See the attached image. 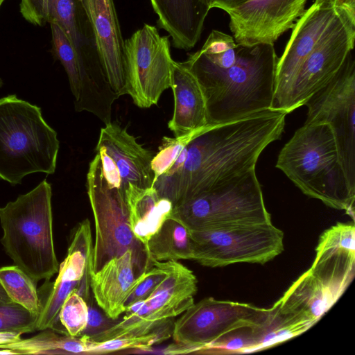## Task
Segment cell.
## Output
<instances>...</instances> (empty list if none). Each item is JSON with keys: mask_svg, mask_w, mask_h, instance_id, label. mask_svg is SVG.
Instances as JSON below:
<instances>
[{"mask_svg": "<svg viewBox=\"0 0 355 355\" xmlns=\"http://www.w3.org/2000/svg\"><path fill=\"white\" fill-rule=\"evenodd\" d=\"M12 300L10 299L6 292L3 289L2 285L0 283V303H6L11 302Z\"/></svg>", "mask_w": 355, "mask_h": 355, "instance_id": "obj_38", "label": "cell"}, {"mask_svg": "<svg viewBox=\"0 0 355 355\" xmlns=\"http://www.w3.org/2000/svg\"><path fill=\"white\" fill-rule=\"evenodd\" d=\"M249 0H207L209 9L219 8L225 12L239 7Z\"/></svg>", "mask_w": 355, "mask_h": 355, "instance_id": "obj_36", "label": "cell"}, {"mask_svg": "<svg viewBox=\"0 0 355 355\" xmlns=\"http://www.w3.org/2000/svg\"><path fill=\"white\" fill-rule=\"evenodd\" d=\"M137 283L133 253L128 250L91 274L90 288L97 305L106 315L118 319Z\"/></svg>", "mask_w": 355, "mask_h": 355, "instance_id": "obj_21", "label": "cell"}, {"mask_svg": "<svg viewBox=\"0 0 355 355\" xmlns=\"http://www.w3.org/2000/svg\"><path fill=\"white\" fill-rule=\"evenodd\" d=\"M336 302L324 285L308 270L273 306L290 321L310 328Z\"/></svg>", "mask_w": 355, "mask_h": 355, "instance_id": "obj_23", "label": "cell"}, {"mask_svg": "<svg viewBox=\"0 0 355 355\" xmlns=\"http://www.w3.org/2000/svg\"><path fill=\"white\" fill-rule=\"evenodd\" d=\"M233 64L220 67L196 52L182 63L197 78L207 121L218 125L272 109L278 60L274 44L238 46Z\"/></svg>", "mask_w": 355, "mask_h": 355, "instance_id": "obj_2", "label": "cell"}, {"mask_svg": "<svg viewBox=\"0 0 355 355\" xmlns=\"http://www.w3.org/2000/svg\"><path fill=\"white\" fill-rule=\"evenodd\" d=\"M339 4L355 16V0H338Z\"/></svg>", "mask_w": 355, "mask_h": 355, "instance_id": "obj_37", "label": "cell"}, {"mask_svg": "<svg viewBox=\"0 0 355 355\" xmlns=\"http://www.w3.org/2000/svg\"><path fill=\"white\" fill-rule=\"evenodd\" d=\"M125 193L130 230L146 246L170 217L173 205L161 198L153 187L144 189L128 184Z\"/></svg>", "mask_w": 355, "mask_h": 355, "instance_id": "obj_25", "label": "cell"}, {"mask_svg": "<svg viewBox=\"0 0 355 355\" xmlns=\"http://www.w3.org/2000/svg\"><path fill=\"white\" fill-rule=\"evenodd\" d=\"M47 22L60 26L77 54L78 70L69 82L75 110L97 114L110 109L119 96L104 71L80 0H47Z\"/></svg>", "mask_w": 355, "mask_h": 355, "instance_id": "obj_7", "label": "cell"}, {"mask_svg": "<svg viewBox=\"0 0 355 355\" xmlns=\"http://www.w3.org/2000/svg\"><path fill=\"white\" fill-rule=\"evenodd\" d=\"M45 2H46V6H47V0H45Z\"/></svg>", "mask_w": 355, "mask_h": 355, "instance_id": "obj_41", "label": "cell"}, {"mask_svg": "<svg viewBox=\"0 0 355 355\" xmlns=\"http://www.w3.org/2000/svg\"><path fill=\"white\" fill-rule=\"evenodd\" d=\"M173 322L168 320L161 327L144 335L128 336L105 341L89 340L87 354H101L123 349L139 350V352L160 343L172 336Z\"/></svg>", "mask_w": 355, "mask_h": 355, "instance_id": "obj_29", "label": "cell"}, {"mask_svg": "<svg viewBox=\"0 0 355 355\" xmlns=\"http://www.w3.org/2000/svg\"><path fill=\"white\" fill-rule=\"evenodd\" d=\"M0 283L10 299L37 315L40 303L36 283L18 266L0 268Z\"/></svg>", "mask_w": 355, "mask_h": 355, "instance_id": "obj_28", "label": "cell"}, {"mask_svg": "<svg viewBox=\"0 0 355 355\" xmlns=\"http://www.w3.org/2000/svg\"><path fill=\"white\" fill-rule=\"evenodd\" d=\"M88 320L86 328L81 336H85L89 339L109 329L116 324L119 318L112 319L103 314L95 306L89 305Z\"/></svg>", "mask_w": 355, "mask_h": 355, "instance_id": "obj_33", "label": "cell"}, {"mask_svg": "<svg viewBox=\"0 0 355 355\" xmlns=\"http://www.w3.org/2000/svg\"><path fill=\"white\" fill-rule=\"evenodd\" d=\"M340 10L338 0H315L296 21L284 51L277 60L272 110H280L300 66Z\"/></svg>", "mask_w": 355, "mask_h": 355, "instance_id": "obj_16", "label": "cell"}, {"mask_svg": "<svg viewBox=\"0 0 355 355\" xmlns=\"http://www.w3.org/2000/svg\"><path fill=\"white\" fill-rule=\"evenodd\" d=\"M87 190L95 227L92 273L110 259L130 250L138 277L153 266V261L145 245L137 239L130 230L125 189L114 187L105 180L97 153L89 166Z\"/></svg>", "mask_w": 355, "mask_h": 355, "instance_id": "obj_6", "label": "cell"}, {"mask_svg": "<svg viewBox=\"0 0 355 355\" xmlns=\"http://www.w3.org/2000/svg\"><path fill=\"white\" fill-rule=\"evenodd\" d=\"M157 24L172 40V46L189 51L198 42L210 10L207 0H150Z\"/></svg>", "mask_w": 355, "mask_h": 355, "instance_id": "obj_22", "label": "cell"}, {"mask_svg": "<svg viewBox=\"0 0 355 355\" xmlns=\"http://www.w3.org/2000/svg\"><path fill=\"white\" fill-rule=\"evenodd\" d=\"M80 2L89 21L108 81L119 97L125 95L124 40L114 0H80Z\"/></svg>", "mask_w": 355, "mask_h": 355, "instance_id": "obj_19", "label": "cell"}, {"mask_svg": "<svg viewBox=\"0 0 355 355\" xmlns=\"http://www.w3.org/2000/svg\"><path fill=\"white\" fill-rule=\"evenodd\" d=\"M193 257L207 267L263 264L284 250V233L271 223L189 231Z\"/></svg>", "mask_w": 355, "mask_h": 355, "instance_id": "obj_9", "label": "cell"}, {"mask_svg": "<svg viewBox=\"0 0 355 355\" xmlns=\"http://www.w3.org/2000/svg\"><path fill=\"white\" fill-rule=\"evenodd\" d=\"M96 148H101L110 158L125 187L128 184L144 189L153 187L154 154L125 129L112 122L106 124L101 129Z\"/></svg>", "mask_w": 355, "mask_h": 355, "instance_id": "obj_20", "label": "cell"}, {"mask_svg": "<svg viewBox=\"0 0 355 355\" xmlns=\"http://www.w3.org/2000/svg\"><path fill=\"white\" fill-rule=\"evenodd\" d=\"M34 336L0 345L15 354H86L89 340L85 336L73 337L47 328Z\"/></svg>", "mask_w": 355, "mask_h": 355, "instance_id": "obj_26", "label": "cell"}, {"mask_svg": "<svg viewBox=\"0 0 355 355\" xmlns=\"http://www.w3.org/2000/svg\"><path fill=\"white\" fill-rule=\"evenodd\" d=\"M174 109L168 127L175 137L209 125L202 88L182 62L175 61L173 84Z\"/></svg>", "mask_w": 355, "mask_h": 355, "instance_id": "obj_24", "label": "cell"}, {"mask_svg": "<svg viewBox=\"0 0 355 355\" xmlns=\"http://www.w3.org/2000/svg\"><path fill=\"white\" fill-rule=\"evenodd\" d=\"M5 0H0V8Z\"/></svg>", "mask_w": 355, "mask_h": 355, "instance_id": "obj_40", "label": "cell"}, {"mask_svg": "<svg viewBox=\"0 0 355 355\" xmlns=\"http://www.w3.org/2000/svg\"><path fill=\"white\" fill-rule=\"evenodd\" d=\"M310 272L337 301L352 282L355 272V227L338 223L320 236Z\"/></svg>", "mask_w": 355, "mask_h": 355, "instance_id": "obj_18", "label": "cell"}, {"mask_svg": "<svg viewBox=\"0 0 355 355\" xmlns=\"http://www.w3.org/2000/svg\"><path fill=\"white\" fill-rule=\"evenodd\" d=\"M51 186L42 180L29 192L0 207L3 249L36 284L58 272L53 236Z\"/></svg>", "mask_w": 355, "mask_h": 355, "instance_id": "obj_4", "label": "cell"}, {"mask_svg": "<svg viewBox=\"0 0 355 355\" xmlns=\"http://www.w3.org/2000/svg\"><path fill=\"white\" fill-rule=\"evenodd\" d=\"M88 311L87 301L74 291L68 295L60 308V324L69 336H80L87 326Z\"/></svg>", "mask_w": 355, "mask_h": 355, "instance_id": "obj_31", "label": "cell"}, {"mask_svg": "<svg viewBox=\"0 0 355 355\" xmlns=\"http://www.w3.org/2000/svg\"><path fill=\"white\" fill-rule=\"evenodd\" d=\"M3 80H2V79L0 78V88L3 86Z\"/></svg>", "mask_w": 355, "mask_h": 355, "instance_id": "obj_39", "label": "cell"}, {"mask_svg": "<svg viewBox=\"0 0 355 355\" xmlns=\"http://www.w3.org/2000/svg\"><path fill=\"white\" fill-rule=\"evenodd\" d=\"M59 148L40 107L15 94L0 98V179L15 186L32 173L53 174Z\"/></svg>", "mask_w": 355, "mask_h": 355, "instance_id": "obj_5", "label": "cell"}, {"mask_svg": "<svg viewBox=\"0 0 355 355\" xmlns=\"http://www.w3.org/2000/svg\"><path fill=\"white\" fill-rule=\"evenodd\" d=\"M268 309L251 304L219 300L209 297L193 303L173 322L172 336L189 353H200L223 335L234 329L258 325Z\"/></svg>", "mask_w": 355, "mask_h": 355, "instance_id": "obj_13", "label": "cell"}, {"mask_svg": "<svg viewBox=\"0 0 355 355\" xmlns=\"http://www.w3.org/2000/svg\"><path fill=\"white\" fill-rule=\"evenodd\" d=\"M287 114L269 109L209 125L186 147L180 170L159 181V195L175 207L255 168L263 150L281 137Z\"/></svg>", "mask_w": 355, "mask_h": 355, "instance_id": "obj_1", "label": "cell"}, {"mask_svg": "<svg viewBox=\"0 0 355 355\" xmlns=\"http://www.w3.org/2000/svg\"><path fill=\"white\" fill-rule=\"evenodd\" d=\"M238 46L232 35L218 30H212L199 51L205 53L217 54L236 49Z\"/></svg>", "mask_w": 355, "mask_h": 355, "instance_id": "obj_35", "label": "cell"}, {"mask_svg": "<svg viewBox=\"0 0 355 355\" xmlns=\"http://www.w3.org/2000/svg\"><path fill=\"white\" fill-rule=\"evenodd\" d=\"M307 0H249L226 12L236 44L274 43L292 29L305 12Z\"/></svg>", "mask_w": 355, "mask_h": 355, "instance_id": "obj_17", "label": "cell"}, {"mask_svg": "<svg viewBox=\"0 0 355 355\" xmlns=\"http://www.w3.org/2000/svg\"><path fill=\"white\" fill-rule=\"evenodd\" d=\"M166 275L144 300L125 309V315L107 331L110 338L139 332L179 315L193 303L198 287L194 273L178 261H163Z\"/></svg>", "mask_w": 355, "mask_h": 355, "instance_id": "obj_14", "label": "cell"}, {"mask_svg": "<svg viewBox=\"0 0 355 355\" xmlns=\"http://www.w3.org/2000/svg\"><path fill=\"white\" fill-rule=\"evenodd\" d=\"M169 37L160 35L155 26L144 24L124 40L126 94L139 107L157 105L162 94L172 86L175 61Z\"/></svg>", "mask_w": 355, "mask_h": 355, "instance_id": "obj_10", "label": "cell"}, {"mask_svg": "<svg viewBox=\"0 0 355 355\" xmlns=\"http://www.w3.org/2000/svg\"><path fill=\"white\" fill-rule=\"evenodd\" d=\"M304 105L308 108L304 123L331 127L341 165L355 190V62L352 53L339 73Z\"/></svg>", "mask_w": 355, "mask_h": 355, "instance_id": "obj_11", "label": "cell"}, {"mask_svg": "<svg viewBox=\"0 0 355 355\" xmlns=\"http://www.w3.org/2000/svg\"><path fill=\"white\" fill-rule=\"evenodd\" d=\"M354 40L355 16L340 6L336 19L300 66L280 110L291 112L325 87L344 66Z\"/></svg>", "mask_w": 355, "mask_h": 355, "instance_id": "obj_12", "label": "cell"}, {"mask_svg": "<svg viewBox=\"0 0 355 355\" xmlns=\"http://www.w3.org/2000/svg\"><path fill=\"white\" fill-rule=\"evenodd\" d=\"M170 218L189 231L272 222L255 168L173 207Z\"/></svg>", "mask_w": 355, "mask_h": 355, "instance_id": "obj_8", "label": "cell"}, {"mask_svg": "<svg viewBox=\"0 0 355 355\" xmlns=\"http://www.w3.org/2000/svg\"><path fill=\"white\" fill-rule=\"evenodd\" d=\"M37 316L12 301L0 303V332L19 334L37 331Z\"/></svg>", "mask_w": 355, "mask_h": 355, "instance_id": "obj_32", "label": "cell"}, {"mask_svg": "<svg viewBox=\"0 0 355 355\" xmlns=\"http://www.w3.org/2000/svg\"><path fill=\"white\" fill-rule=\"evenodd\" d=\"M146 247L152 261L192 259L193 257L189 231L170 217L150 239Z\"/></svg>", "mask_w": 355, "mask_h": 355, "instance_id": "obj_27", "label": "cell"}, {"mask_svg": "<svg viewBox=\"0 0 355 355\" xmlns=\"http://www.w3.org/2000/svg\"><path fill=\"white\" fill-rule=\"evenodd\" d=\"M92 254L90 223L85 219L78 225L71 234L67 256L59 266L55 280L53 282L45 281L37 290L40 309L37 331L51 328L65 333L58 325V314L71 292L76 291L87 302L89 301Z\"/></svg>", "mask_w": 355, "mask_h": 355, "instance_id": "obj_15", "label": "cell"}, {"mask_svg": "<svg viewBox=\"0 0 355 355\" xmlns=\"http://www.w3.org/2000/svg\"><path fill=\"white\" fill-rule=\"evenodd\" d=\"M209 125L180 136L164 137L158 151L154 155L151 162L154 174L153 180L166 172L176 161L182 150Z\"/></svg>", "mask_w": 355, "mask_h": 355, "instance_id": "obj_30", "label": "cell"}, {"mask_svg": "<svg viewBox=\"0 0 355 355\" xmlns=\"http://www.w3.org/2000/svg\"><path fill=\"white\" fill-rule=\"evenodd\" d=\"M276 167L302 192L354 219L355 190L341 165L336 139L325 123L297 129L280 150Z\"/></svg>", "mask_w": 355, "mask_h": 355, "instance_id": "obj_3", "label": "cell"}, {"mask_svg": "<svg viewBox=\"0 0 355 355\" xmlns=\"http://www.w3.org/2000/svg\"><path fill=\"white\" fill-rule=\"evenodd\" d=\"M19 10L26 21L43 26L47 22V6L45 0H21Z\"/></svg>", "mask_w": 355, "mask_h": 355, "instance_id": "obj_34", "label": "cell"}]
</instances>
